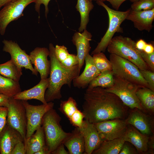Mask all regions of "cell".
I'll return each mask as SVG.
<instances>
[{"label": "cell", "instance_id": "cell-27", "mask_svg": "<svg viewBox=\"0 0 154 154\" xmlns=\"http://www.w3.org/2000/svg\"><path fill=\"white\" fill-rule=\"evenodd\" d=\"M94 7L92 1L89 0H77L76 7L81 17L80 26L78 29L79 32L86 29L89 21V13Z\"/></svg>", "mask_w": 154, "mask_h": 154}, {"label": "cell", "instance_id": "cell-34", "mask_svg": "<svg viewBox=\"0 0 154 154\" xmlns=\"http://www.w3.org/2000/svg\"><path fill=\"white\" fill-rule=\"evenodd\" d=\"M139 50L142 58L147 64L150 70L154 72V52L148 54L143 50Z\"/></svg>", "mask_w": 154, "mask_h": 154}, {"label": "cell", "instance_id": "cell-8", "mask_svg": "<svg viewBox=\"0 0 154 154\" xmlns=\"http://www.w3.org/2000/svg\"><path fill=\"white\" fill-rule=\"evenodd\" d=\"M7 108L6 124L19 132L24 139L27 132V118L21 101L11 98Z\"/></svg>", "mask_w": 154, "mask_h": 154}, {"label": "cell", "instance_id": "cell-44", "mask_svg": "<svg viewBox=\"0 0 154 154\" xmlns=\"http://www.w3.org/2000/svg\"><path fill=\"white\" fill-rule=\"evenodd\" d=\"M64 145L62 143L51 154H68V151L66 150Z\"/></svg>", "mask_w": 154, "mask_h": 154}, {"label": "cell", "instance_id": "cell-50", "mask_svg": "<svg viewBox=\"0 0 154 154\" xmlns=\"http://www.w3.org/2000/svg\"><path fill=\"white\" fill-rule=\"evenodd\" d=\"M151 0V1H154V0Z\"/></svg>", "mask_w": 154, "mask_h": 154}, {"label": "cell", "instance_id": "cell-28", "mask_svg": "<svg viewBox=\"0 0 154 154\" xmlns=\"http://www.w3.org/2000/svg\"><path fill=\"white\" fill-rule=\"evenodd\" d=\"M21 91L19 82L0 74V94L11 98Z\"/></svg>", "mask_w": 154, "mask_h": 154}, {"label": "cell", "instance_id": "cell-40", "mask_svg": "<svg viewBox=\"0 0 154 154\" xmlns=\"http://www.w3.org/2000/svg\"><path fill=\"white\" fill-rule=\"evenodd\" d=\"M50 0H36L35 2V11L39 14L40 7L41 4H43L45 7V16L46 17L48 13L49 10L48 7V3Z\"/></svg>", "mask_w": 154, "mask_h": 154}, {"label": "cell", "instance_id": "cell-30", "mask_svg": "<svg viewBox=\"0 0 154 154\" xmlns=\"http://www.w3.org/2000/svg\"><path fill=\"white\" fill-rule=\"evenodd\" d=\"M114 82V75L112 70L105 71L101 72L94 78L89 84L88 88L97 87L108 88L112 86Z\"/></svg>", "mask_w": 154, "mask_h": 154}, {"label": "cell", "instance_id": "cell-38", "mask_svg": "<svg viewBox=\"0 0 154 154\" xmlns=\"http://www.w3.org/2000/svg\"><path fill=\"white\" fill-rule=\"evenodd\" d=\"M8 108L0 106V132L7 123Z\"/></svg>", "mask_w": 154, "mask_h": 154}, {"label": "cell", "instance_id": "cell-20", "mask_svg": "<svg viewBox=\"0 0 154 154\" xmlns=\"http://www.w3.org/2000/svg\"><path fill=\"white\" fill-rule=\"evenodd\" d=\"M154 19V8L149 10L138 11L130 9L126 18V19L132 22L134 27L139 30H145L148 32L152 28Z\"/></svg>", "mask_w": 154, "mask_h": 154}, {"label": "cell", "instance_id": "cell-3", "mask_svg": "<svg viewBox=\"0 0 154 154\" xmlns=\"http://www.w3.org/2000/svg\"><path fill=\"white\" fill-rule=\"evenodd\" d=\"M61 118L53 108L44 114L41 125L45 136L46 145L50 154L61 144L63 143L71 135L62 129L60 123Z\"/></svg>", "mask_w": 154, "mask_h": 154}, {"label": "cell", "instance_id": "cell-14", "mask_svg": "<svg viewBox=\"0 0 154 154\" xmlns=\"http://www.w3.org/2000/svg\"><path fill=\"white\" fill-rule=\"evenodd\" d=\"M82 134L84 141V154H92L104 141L93 124L84 120L82 126L78 128Z\"/></svg>", "mask_w": 154, "mask_h": 154}, {"label": "cell", "instance_id": "cell-41", "mask_svg": "<svg viewBox=\"0 0 154 154\" xmlns=\"http://www.w3.org/2000/svg\"><path fill=\"white\" fill-rule=\"evenodd\" d=\"M104 2L106 1L109 2L112 7L116 10H118L121 4L127 0H100ZM130 1L134 2L139 0H129Z\"/></svg>", "mask_w": 154, "mask_h": 154}, {"label": "cell", "instance_id": "cell-39", "mask_svg": "<svg viewBox=\"0 0 154 154\" xmlns=\"http://www.w3.org/2000/svg\"><path fill=\"white\" fill-rule=\"evenodd\" d=\"M11 154H26V150L23 141L17 143L14 146Z\"/></svg>", "mask_w": 154, "mask_h": 154}, {"label": "cell", "instance_id": "cell-32", "mask_svg": "<svg viewBox=\"0 0 154 154\" xmlns=\"http://www.w3.org/2000/svg\"><path fill=\"white\" fill-rule=\"evenodd\" d=\"M154 8V1L150 0H139L133 3L130 9L138 11H147Z\"/></svg>", "mask_w": 154, "mask_h": 154}, {"label": "cell", "instance_id": "cell-42", "mask_svg": "<svg viewBox=\"0 0 154 154\" xmlns=\"http://www.w3.org/2000/svg\"><path fill=\"white\" fill-rule=\"evenodd\" d=\"M148 154L154 153V134L149 136L148 143Z\"/></svg>", "mask_w": 154, "mask_h": 154}, {"label": "cell", "instance_id": "cell-47", "mask_svg": "<svg viewBox=\"0 0 154 154\" xmlns=\"http://www.w3.org/2000/svg\"><path fill=\"white\" fill-rule=\"evenodd\" d=\"M35 154H50L46 146L42 148Z\"/></svg>", "mask_w": 154, "mask_h": 154}, {"label": "cell", "instance_id": "cell-4", "mask_svg": "<svg viewBox=\"0 0 154 154\" xmlns=\"http://www.w3.org/2000/svg\"><path fill=\"white\" fill-rule=\"evenodd\" d=\"M136 42L131 38L121 35L113 37L107 48L110 54H116L130 61L139 70H150L141 57Z\"/></svg>", "mask_w": 154, "mask_h": 154}, {"label": "cell", "instance_id": "cell-35", "mask_svg": "<svg viewBox=\"0 0 154 154\" xmlns=\"http://www.w3.org/2000/svg\"><path fill=\"white\" fill-rule=\"evenodd\" d=\"M141 74L148 84L149 88L154 91V72L150 70H139Z\"/></svg>", "mask_w": 154, "mask_h": 154}, {"label": "cell", "instance_id": "cell-19", "mask_svg": "<svg viewBox=\"0 0 154 154\" xmlns=\"http://www.w3.org/2000/svg\"><path fill=\"white\" fill-rule=\"evenodd\" d=\"M85 62V66L83 72L72 81L74 86L79 89L88 87L90 82L101 73L95 66L92 56L89 53L86 56Z\"/></svg>", "mask_w": 154, "mask_h": 154}, {"label": "cell", "instance_id": "cell-49", "mask_svg": "<svg viewBox=\"0 0 154 154\" xmlns=\"http://www.w3.org/2000/svg\"><path fill=\"white\" fill-rule=\"evenodd\" d=\"M90 1H96L97 0H89Z\"/></svg>", "mask_w": 154, "mask_h": 154}, {"label": "cell", "instance_id": "cell-7", "mask_svg": "<svg viewBox=\"0 0 154 154\" xmlns=\"http://www.w3.org/2000/svg\"><path fill=\"white\" fill-rule=\"evenodd\" d=\"M114 84L105 88L106 91L117 95L130 109L136 108L145 111L136 94L140 87L117 76H114Z\"/></svg>", "mask_w": 154, "mask_h": 154}, {"label": "cell", "instance_id": "cell-43", "mask_svg": "<svg viewBox=\"0 0 154 154\" xmlns=\"http://www.w3.org/2000/svg\"><path fill=\"white\" fill-rule=\"evenodd\" d=\"M10 98L4 94H0V106L7 107L9 103Z\"/></svg>", "mask_w": 154, "mask_h": 154}, {"label": "cell", "instance_id": "cell-17", "mask_svg": "<svg viewBox=\"0 0 154 154\" xmlns=\"http://www.w3.org/2000/svg\"><path fill=\"white\" fill-rule=\"evenodd\" d=\"M24 140L19 132L6 124L0 132V154H11L15 145Z\"/></svg>", "mask_w": 154, "mask_h": 154}, {"label": "cell", "instance_id": "cell-25", "mask_svg": "<svg viewBox=\"0 0 154 154\" xmlns=\"http://www.w3.org/2000/svg\"><path fill=\"white\" fill-rule=\"evenodd\" d=\"M136 94L145 111L153 115L154 91L147 87H139Z\"/></svg>", "mask_w": 154, "mask_h": 154}, {"label": "cell", "instance_id": "cell-18", "mask_svg": "<svg viewBox=\"0 0 154 154\" xmlns=\"http://www.w3.org/2000/svg\"><path fill=\"white\" fill-rule=\"evenodd\" d=\"M58 109L73 126L78 128L82 126L85 116L78 109L76 102L73 97H70L67 100L61 101Z\"/></svg>", "mask_w": 154, "mask_h": 154}, {"label": "cell", "instance_id": "cell-13", "mask_svg": "<svg viewBox=\"0 0 154 154\" xmlns=\"http://www.w3.org/2000/svg\"><path fill=\"white\" fill-rule=\"evenodd\" d=\"M3 51L9 53L11 60L19 68L31 70L33 75L37 76L38 73L33 68L29 58V56L25 50H23L19 45L11 40H4L3 41Z\"/></svg>", "mask_w": 154, "mask_h": 154}, {"label": "cell", "instance_id": "cell-10", "mask_svg": "<svg viewBox=\"0 0 154 154\" xmlns=\"http://www.w3.org/2000/svg\"><path fill=\"white\" fill-rule=\"evenodd\" d=\"M36 0H17L3 6L0 10V34L4 35L6 28L11 21L23 15V12L29 4Z\"/></svg>", "mask_w": 154, "mask_h": 154}, {"label": "cell", "instance_id": "cell-11", "mask_svg": "<svg viewBox=\"0 0 154 154\" xmlns=\"http://www.w3.org/2000/svg\"><path fill=\"white\" fill-rule=\"evenodd\" d=\"M93 124L104 141L111 140L123 137L127 125L125 119H121L106 120Z\"/></svg>", "mask_w": 154, "mask_h": 154}, {"label": "cell", "instance_id": "cell-1", "mask_svg": "<svg viewBox=\"0 0 154 154\" xmlns=\"http://www.w3.org/2000/svg\"><path fill=\"white\" fill-rule=\"evenodd\" d=\"M82 112L92 123L115 119H125L129 108L115 94L97 87L87 88L84 96Z\"/></svg>", "mask_w": 154, "mask_h": 154}, {"label": "cell", "instance_id": "cell-45", "mask_svg": "<svg viewBox=\"0 0 154 154\" xmlns=\"http://www.w3.org/2000/svg\"><path fill=\"white\" fill-rule=\"evenodd\" d=\"M147 43L144 40L140 39L136 42V47L138 50H143Z\"/></svg>", "mask_w": 154, "mask_h": 154}, {"label": "cell", "instance_id": "cell-2", "mask_svg": "<svg viewBox=\"0 0 154 154\" xmlns=\"http://www.w3.org/2000/svg\"><path fill=\"white\" fill-rule=\"evenodd\" d=\"M50 68L49 83L45 94V99L47 103L62 97L61 89L64 85L71 87L73 80L80 74L78 65L70 68L63 66L57 59L53 44H49Z\"/></svg>", "mask_w": 154, "mask_h": 154}, {"label": "cell", "instance_id": "cell-33", "mask_svg": "<svg viewBox=\"0 0 154 154\" xmlns=\"http://www.w3.org/2000/svg\"><path fill=\"white\" fill-rule=\"evenodd\" d=\"M56 56L60 63L65 60L69 54L67 48L64 45H56L55 47Z\"/></svg>", "mask_w": 154, "mask_h": 154}, {"label": "cell", "instance_id": "cell-46", "mask_svg": "<svg viewBox=\"0 0 154 154\" xmlns=\"http://www.w3.org/2000/svg\"><path fill=\"white\" fill-rule=\"evenodd\" d=\"M143 51L147 53H151L154 52V46L151 44L147 43Z\"/></svg>", "mask_w": 154, "mask_h": 154}, {"label": "cell", "instance_id": "cell-22", "mask_svg": "<svg viewBox=\"0 0 154 154\" xmlns=\"http://www.w3.org/2000/svg\"><path fill=\"white\" fill-rule=\"evenodd\" d=\"M49 83V79L40 80L39 83L33 87L21 91L13 97L15 99L27 101L34 99L39 100L43 104L47 103L45 99V94Z\"/></svg>", "mask_w": 154, "mask_h": 154}, {"label": "cell", "instance_id": "cell-48", "mask_svg": "<svg viewBox=\"0 0 154 154\" xmlns=\"http://www.w3.org/2000/svg\"><path fill=\"white\" fill-rule=\"evenodd\" d=\"M17 0H0V9L6 4Z\"/></svg>", "mask_w": 154, "mask_h": 154}, {"label": "cell", "instance_id": "cell-23", "mask_svg": "<svg viewBox=\"0 0 154 154\" xmlns=\"http://www.w3.org/2000/svg\"><path fill=\"white\" fill-rule=\"evenodd\" d=\"M35 133L24 140L26 154H35L42 148L46 146L45 135L42 127H39Z\"/></svg>", "mask_w": 154, "mask_h": 154}, {"label": "cell", "instance_id": "cell-5", "mask_svg": "<svg viewBox=\"0 0 154 154\" xmlns=\"http://www.w3.org/2000/svg\"><path fill=\"white\" fill-rule=\"evenodd\" d=\"M110 60L114 75L140 87L149 86L139 68L130 61L116 54H110Z\"/></svg>", "mask_w": 154, "mask_h": 154}, {"label": "cell", "instance_id": "cell-37", "mask_svg": "<svg viewBox=\"0 0 154 154\" xmlns=\"http://www.w3.org/2000/svg\"><path fill=\"white\" fill-rule=\"evenodd\" d=\"M60 63L66 67L70 68L78 65V61L76 55L69 54L68 57Z\"/></svg>", "mask_w": 154, "mask_h": 154}, {"label": "cell", "instance_id": "cell-9", "mask_svg": "<svg viewBox=\"0 0 154 154\" xmlns=\"http://www.w3.org/2000/svg\"><path fill=\"white\" fill-rule=\"evenodd\" d=\"M21 101L26 112L27 123L25 138L27 139L41 126L43 116L48 111L53 108L54 104L50 102L46 104L35 106L30 104L27 101Z\"/></svg>", "mask_w": 154, "mask_h": 154}, {"label": "cell", "instance_id": "cell-26", "mask_svg": "<svg viewBox=\"0 0 154 154\" xmlns=\"http://www.w3.org/2000/svg\"><path fill=\"white\" fill-rule=\"evenodd\" d=\"M125 141L123 137L111 140H104L92 154H119Z\"/></svg>", "mask_w": 154, "mask_h": 154}, {"label": "cell", "instance_id": "cell-16", "mask_svg": "<svg viewBox=\"0 0 154 154\" xmlns=\"http://www.w3.org/2000/svg\"><path fill=\"white\" fill-rule=\"evenodd\" d=\"M92 35L86 29L82 33H75L72 37V42L76 46L78 61V70L80 72L85 62L86 56L89 53L91 47L90 41Z\"/></svg>", "mask_w": 154, "mask_h": 154}, {"label": "cell", "instance_id": "cell-36", "mask_svg": "<svg viewBox=\"0 0 154 154\" xmlns=\"http://www.w3.org/2000/svg\"><path fill=\"white\" fill-rule=\"evenodd\" d=\"M137 151L135 147L130 143L125 141L119 154H137Z\"/></svg>", "mask_w": 154, "mask_h": 154}, {"label": "cell", "instance_id": "cell-24", "mask_svg": "<svg viewBox=\"0 0 154 154\" xmlns=\"http://www.w3.org/2000/svg\"><path fill=\"white\" fill-rule=\"evenodd\" d=\"M70 136L64 143L70 154H84V143L83 136L77 127L72 131Z\"/></svg>", "mask_w": 154, "mask_h": 154}, {"label": "cell", "instance_id": "cell-31", "mask_svg": "<svg viewBox=\"0 0 154 154\" xmlns=\"http://www.w3.org/2000/svg\"><path fill=\"white\" fill-rule=\"evenodd\" d=\"M92 58L95 66L100 72L105 71L112 70V64L103 52H101L93 55Z\"/></svg>", "mask_w": 154, "mask_h": 154}, {"label": "cell", "instance_id": "cell-12", "mask_svg": "<svg viewBox=\"0 0 154 154\" xmlns=\"http://www.w3.org/2000/svg\"><path fill=\"white\" fill-rule=\"evenodd\" d=\"M125 120L142 133L150 136L154 134V119L153 115L140 109H129Z\"/></svg>", "mask_w": 154, "mask_h": 154}, {"label": "cell", "instance_id": "cell-21", "mask_svg": "<svg viewBox=\"0 0 154 154\" xmlns=\"http://www.w3.org/2000/svg\"><path fill=\"white\" fill-rule=\"evenodd\" d=\"M149 136L142 133L133 125L127 124L123 137L125 141L130 143L135 147L138 154H148Z\"/></svg>", "mask_w": 154, "mask_h": 154}, {"label": "cell", "instance_id": "cell-15", "mask_svg": "<svg viewBox=\"0 0 154 154\" xmlns=\"http://www.w3.org/2000/svg\"><path fill=\"white\" fill-rule=\"evenodd\" d=\"M49 54L48 48L37 47L29 55L31 62L34 65L35 70L40 74V80L47 79L49 74L50 61L48 59Z\"/></svg>", "mask_w": 154, "mask_h": 154}, {"label": "cell", "instance_id": "cell-6", "mask_svg": "<svg viewBox=\"0 0 154 154\" xmlns=\"http://www.w3.org/2000/svg\"><path fill=\"white\" fill-rule=\"evenodd\" d=\"M96 2L98 5L103 7L106 11L109 17V22L108 29L98 45L92 52L91 55H92L101 52H104L115 33H123V29L120 26L126 19L130 11V9L124 11L114 10L110 8L100 0H97Z\"/></svg>", "mask_w": 154, "mask_h": 154}, {"label": "cell", "instance_id": "cell-29", "mask_svg": "<svg viewBox=\"0 0 154 154\" xmlns=\"http://www.w3.org/2000/svg\"><path fill=\"white\" fill-rule=\"evenodd\" d=\"M22 74V69L17 67L11 59L0 64V74L4 77L19 82Z\"/></svg>", "mask_w": 154, "mask_h": 154}]
</instances>
